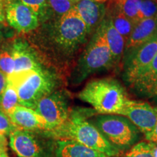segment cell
I'll return each mask as SVG.
<instances>
[{
	"label": "cell",
	"mask_w": 157,
	"mask_h": 157,
	"mask_svg": "<svg viewBox=\"0 0 157 157\" xmlns=\"http://www.w3.org/2000/svg\"><path fill=\"white\" fill-rule=\"evenodd\" d=\"M93 113L90 109H74L67 121L59 128L44 132L55 140H72L109 157L119 156L122 153L110 144L91 121L87 120Z\"/></svg>",
	"instance_id": "obj_1"
},
{
	"label": "cell",
	"mask_w": 157,
	"mask_h": 157,
	"mask_svg": "<svg viewBox=\"0 0 157 157\" xmlns=\"http://www.w3.org/2000/svg\"><path fill=\"white\" fill-rule=\"evenodd\" d=\"M78 98L91 105L100 114H117L124 109L130 99L122 86L113 78H100L86 84Z\"/></svg>",
	"instance_id": "obj_2"
},
{
	"label": "cell",
	"mask_w": 157,
	"mask_h": 157,
	"mask_svg": "<svg viewBox=\"0 0 157 157\" xmlns=\"http://www.w3.org/2000/svg\"><path fill=\"white\" fill-rule=\"evenodd\" d=\"M17 90L19 105L34 109L36 104L56 88L54 76L42 69L13 74L7 77Z\"/></svg>",
	"instance_id": "obj_3"
},
{
	"label": "cell",
	"mask_w": 157,
	"mask_h": 157,
	"mask_svg": "<svg viewBox=\"0 0 157 157\" xmlns=\"http://www.w3.org/2000/svg\"><path fill=\"white\" fill-rule=\"evenodd\" d=\"M110 144L119 151H128L140 141L141 132L127 117L101 114L91 121Z\"/></svg>",
	"instance_id": "obj_4"
},
{
	"label": "cell",
	"mask_w": 157,
	"mask_h": 157,
	"mask_svg": "<svg viewBox=\"0 0 157 157\" xmlns=\"http://www.w3.org/2000/svg\"><path fill=\"white\" fill-rule=\"evenodd\" d=\"M87 29L74 7L68 13L57 17L51 29V37L63 53L71 55L87 40Z\"/></svg>",
	"instance_id": "obj_5"
},
{
	"label": "cell",
	"mask_w": 157,
	"mask_h": 157,
	"mask_svg": "<svg viewBox=\"0 0 157 157\" xmlns=\"http://www.w3.org/2000/svg\"><path fill=\"white\" fill-rule=\"evenodd\" d=\"M113 60L101 23L93 33L84 51L75 72V80L82 82L91 74L112 67Z\"/></svg>",
	"instance_id": "obj_6"
},
{
	"label": "cell",
	"mask_w": 157,
	"mask_h": 157,
	"mask_svg": "<svg viewBox=\"0 0 157 157\" xmlns=\"http://www.w3.org/2000/svg\"><path fill=\"white\" fill-rule=\"evenodd\" d=\"M10 146L19 157H52L56 140L44 132L16 129L9 135Z\"/></svg>",
	"instance_id": "obj_7"
},
{
	"label": "cell",
	"mask_w": 157,
	"mask_h": 157,
	"mask_svg": "<svg viewBox=\"0 0 157 157\" xmlns=\"http://www.w3.org/2000/svg\"><path fill=\"white\" fill-rule=\"evenodd\" d=\"M34 110L44 118L48 125V131L54 130L66 123L69 117L68 97L62 91H53L36 104Z\"/></svg>",
	"instance_id": "obj_8"
},
{
	"label": "cell",
	"mask_w": 157,
	"mask_h": 157,
	"mask_svg": "<svg viewBox=\"0 0 157 157\" xmlns=\"http://www.w3.org/2000/svg\"><path fill=\"white\" fill-rule=\"evenodd\" d=\"M157 54V31L151 38L123 58L124 79L132 84Z\"/></svg>",
	"instance_id": "obj_9"
},
{
	"label": "cell",
	"mask_w": 157,
	"mask_h": 157,
	"mask_svg": "<svg viewBox=\"0 0 157 157\" xmlns=\"http://www.w3.org/2000/svg\"><path fill=\"white\" fill-rule=\"evenodd\" d=\"M5 18L13 29L20 33H29L39 25L36 14L17 0H5Z\"/></svg>",
	"instance_id": "obj_10"
},
{
	"label": "cell",
	"mask_w": 157,
	"mask_h": 157,
	"mask_svg": "<svg viewBox=\"0 0 157 157\" xmlns=\"http://www.w3.org/2000/svg\"><path fill=\"white\" fill-rule=\"evenodd\" d=\"M119 115L127 117L144 135H147L157 121V107L146 102L130 100Z\"/></svg>",
	"instance_id": "obj_11"
},
{
	"label": "cell",
	"mask_w": 157,
	"mask_h": 157,
	"mask_svg": "<svg viewBox=\"0 0 157 157\" xmlns=\"http://www.w3.org/2000/svg\"><path fill=\"white\" fill-rule=\"evenodd\" d=\"M74 9L87 29L88 34L95 32L106 15V5L94 0H82L74 5Z\"/></svg>",
	"instance_id": "obj_12"
},
{
	"label": "cell",
	"mask_w": 157,
	"mask_h": 157,
	"mask_svg": "<svg viewBox=\"0 0 157 157\" xmlns=\"http://www.w3.org/2000/svg\"><path fill=\"white\" fill-rule=\"evenodd\" d=\"M8 117L17 129L33 132H47L48 125L34 109L17 105Z\"/></svg>",
	"instance_id": "obj_13"
},
{
	"label": "cell",
	"mask_w": 157,
	"mask_h": 157,
	"mask_svg": "<svg viewBox=\"0 0 157 157\" xmlns=\"http://www.w3.org/2000/svg\"><path fill=\"white\" fill-rule=\"evenodd\" d=\"M10 50L15 63L14 74L43 68L34 51L25 41L21 39L14 41Z\"/></svg>",
	"instance_id": "obj_14"
},
{
	"label": "cell",
	"mask_w": 157,
	"mask_h": 157,
	"mask_svg": "<svg viewBox=\"0 0 157 157\" xmlns=\"http://www.w3.org/2000/svg\"><path fill=\"white\" fill-rule=\"evenodd\" d=\"M157 31V17L143 19L134 25L127 39L124 57L151 38ZM123 57V58H124Z\"/></svg>",
	"instance_id": "obj_15"
},
{
	"label": "cell",
	"mask_w": 157,
	"mask_h": 157,
	"mask_svg": "<svg viewBox=\"0 0 157 157\" xmlns=\"http://www.w3.org/2000/svg\"><path fill=\"white\" fill-rule=\"evenodd\" d=\"M56 157H109L72 140H56Z\"/></svg>",
	"instance_id": "obj_16"
},
{
	"label": "cell",
	"mask_w": 157,
	"mask_h": 157,
	"mask_svg": "<svg viewBox=\"0 0 157 157\" xmlns=\"http://www.w3.org/2000/svg\"><path fill=\"white\" fill-rule=\"evenodd\" d=\"M105 38L112 56L113 64H117L124 57L126 40L114 28L107 15L101 23Z\"/></svg>",
	"instance_id": "obj_17"
},
{
	"label": "cell",
	"mask_w": 157,
	"mask_h": 157,
	"mask_svg": "<svg viewBox=\"0 0 157 157\" xmlns=\"http://www.w3.org/2000/svg\"><path fill=\"white\" fill-rule=\"evenodd\" d=\"M157 82V54L151 63L131 84L139 93L151 97Z\"/></svg>",
	"instance_id": "obj_18"
},
{
	"label": "cell",
	"mask_w": 157,
	"mask_h": 157,
	"mask_svg": "<svg viewBox=\"0 0 157 157\" xmlns=\"http://www.w3.org/2000/svg\"><path fill=\"white\" fill-rule=\"evenodd\" d=\"M106 15L111 19L114 28L127 42L134 28L133 23L116 7L112 0H110L106 5Z\"/></svg>",
	"instance_id": "obj_19"
},
{
	"label": "cell",
	"mask_w": 157,
	"mask_h": 157,
	"mask_svg": "<svg viewBox=\"0 0 157 157\" xmlns=\"http://www.w3.org/2000/svg\"><path fill=\"white\" fill-rule=\"evenodd\" d=\"M17 105H19V100L17 90L13 83L7 79V86L0 98V109L9 116Z\"/></svg>",
	"instance_id": "obj_20"
},
{
	"label": "cell",
	"mask_w": 157,
	"mask_h": 157,
	"mask_svg": "<svg viewBox=\"0 0 157 157\" xmlns=\"http://www.w3.org/2000/svg\"><path fill=\"white\" fill-rule=\"evenodd\" d=\"M116 7L135 25L139 21L141 0H112Z\"/></svg>",
	"instance_id": "obj_21"
},
{
	"label": "cell",
	"mask_w": 157,
	"mask_h": 157,
	"mask_svg": "<svg viewBox=\"0 0 157 157\" xmlns=\"http://www.w3.org/2000/svg\"><path fill=\"white\" fill-rule=\"evenodd\" d=\"M31 9L38 17L39 22L48 21L51 11L47 0H17Z\"/></svg>",
	"instance_id": "obj_22"
},
{
	"label": "cell",
	"mask_w": 157,
	"mask_h": 157,
	"mask_svg": "<svg viewBox=\"0 0 157 157\" xmlns=\"http://www.w3.org/2000/svg\"><path fill=\"white\" fill-rule=\"evenodd\" d=\"M0 71L7 77L14 74L15 63L10 48L3 47L0 50Z\"/></svg>",
	"instance_id": "obj_23"
},
{
	"label": "cell",
	"mask_w": 157,
	"mask_h": 157,
	"mask_svg": "<svg viewBox=\"0 0 157 157\" xmlns=\"http://www.w3.org/2000/svg\"><path fill=\"white\" fill-rule=\"evenodd\" d=\"M154 143L148 141H140L129 150L123 157H154Z\"/></svg>",
	"instance_id": "obj_24"
},
{
	"label": "cell",
	"mask_w": 157,
	"mask_h": 157,
	"mask_svg": "<svg viewBox=\"0 0 157 157\" xmlns=\"http://www.w3.org/2000/svg\"><path fill=\"white\" fill-rule=\"evenodd\" d=\"M51 13L57 17H60L70 12L74 7L71 0H47Z\"/></svg>",
	"instance_id": "obj_25"
},
{
	"label": "cell",
	"mask_w": 157,
	"mask_h": 157,
	"mask_svg": "<svg viewBox=\"0 0 157 157\" xmlns=\"http://www.w3.org/2000/svg\"><path fill=\"white\" fill-rule=\"evenodd\" d=\"M157 17V0H141L139 21Z\"/></svg>",
	"instance_id": "obj_26"
},
{
	"label": "cell",
	"mask_w": 157,
	"mask_h": 157,
	"mask_svg": "<svg viewBox=\"0 0 157 157\" xmlns=\"http://www.w3.org/2000/svg\"><path fill=\"white\" fill-rule=\"evenodd\" d=\"M16 129L8 116L0 109V135H9Z\"/></svg>",
	"instance_id": "obj_27"
},
{
	"label": "cell",
	"mask_w": 157,
	"mask_h": 157,
	"mask_svg": "<svg viewBox=\"0 0 157 157\" xmlns=\"http://www.w3.org/2000/svg\"><path fill=\"white\" fill-rule=\"evenodd\" d=\"M145 138L148 142L152 143L157 146V121L153 130L148 135H145Z\"/></svg>",
	"instance_id": "obj_28"
},
{
	"label": "cell",
	"mask_w": 157,
	"mask_h": 157,
	"mask_svg": "<svg viewBox=\"0 0 157 157\" xmlns=\"http://www.w3.org/2000/svg\"><path fill=\"white\" fill-rule=\"evenodd\" d=\"M7 84V76L0 71V98L5 91Z\"/></svg>",
	"instance_id": "obj_29"
},
{
	"label": "cell",
	"mask_w": 157,
	"mask_h": 157,
	"mask_svg": "<svg viewBox=\"0 0 157 157\" xmlns=\"http://www.w3.org/2000/svg\"><path fill=\"white\" fill-rule=\"evenodd\" d=\"M7 151V140L5 135H0V155L5 154Z\"/></svg>",
	"instance_id": "obj_30"
},
{
	"label": "cell",
	"mask_w": 157,
	"mask_h": 157,
	"mask_svg": "<svg viewBox=\"0 0 157 157\" xmlns=\"http://www.w3.org/2000/svg\"><path fill=\"white\" fill-rule=\"evenodd\" d=\"M5 20V0H0V23Z\"/></svg>",
	"instance_id": "obj_31"
},
{
	"label": "cell",
	"mask_w": 157,
	"mask_h": 157,
	"mask_svg": "<svg viewBox=\"0 0 157 157\" xmlns=\"http://www.w3.org/2000/svg\"><path fill=\"white\" fill-rule=\"evenodd\" d=\"M153 156L154 157H157V146L154 144V147H153Z\"/></svg>",
	"instance_id": "obj_32"
},
{
	"label": "cell",
	"mask_w": 157,
	"mask_h": 157,
	"mask_svg": "<svg viewBox=\"0 0 157 157\" xmlns=\"http://www.w3.org/2000/svg\"><path fill=\"white\" fill-rule=\"evenodd\" d=\"M71 1L73 2L74 3H76V2H78L82 1V0H71ZM94 1L99 2H102V3H105L108 1V0H94Z\"/></svg>",
	"instance_id": "obj_33"
},
{
	"label": "cell",
	"mask_w": 157,
	"mask_h": 157,
	"mask_svg": "<svg viewBox=\"0 0 157 157\" xmlns=\"http://www.w3.org/2000/svg\"><path fill=\"white\" fill-rule=\"evenodd\" d=\"M151 97L157 98V82H156V85H155V87H154V91H153Z\"/></svg>",
	"instance_id": "obj_34"
},
{
	"label": "cell",
	"mask_w": 157,
	"mask_h": 157,
	"mask_svg": "<svg viewBox=\"0 0 157 157\" xmlns=\"http://www.w3.org/2000/svg\"><path fill=\"white\" fill-rule=\"evenodd\" d=\"M0 157H9V156H7V154L5 153V154H3L0 155Z\"/></svg>",
	"instance_id": "obj_35"
},
{
	"label": "cell",
	"mask_w": 157,
	"mask_h": 157,
	"mask_svg": "<svg viewBox=\"0 0 157 157\" xmlns=\"http://www.w3.org/2000/svg\"><path fill=\"white\" fill-rule=\"evenodd\" d=\"M0 40H1V32H0Z\"/></svg>",
	"instance_id": "obj_36"
}]
</instances>
